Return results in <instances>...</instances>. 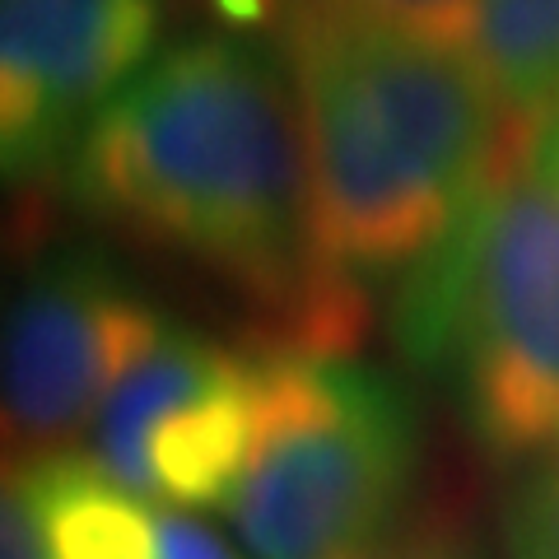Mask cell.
<instances>
[{
	"mask_svg": "<svg viewBox=\"0 0 559 559\" xmlns=\"http://www.w3.org/2000/svg\"><path fill=\"white\" fill-rule=\"evenodd\" d=\"M0 559H51L33 495L14 466H5V489H0Z\"/></svg>",
	"mask_w": 559,
	"mask_h": 559,
	"instance_id": "cell-13",
	"label": "cell"
},
{
	"mask_svg": "<svg viewBox=\"0 0 559 559\" xmlns=\"http://www.w3.org/2000/svg\"><path fill=\"white\" fill-rule=\"evenodd\" d=\"M476 66L509 117H559V0H485Z\"/></svg>",
	"mask_w": 559,
	"mask_h": 559,
	"instance_id": "cell-9",
	"label": "cell"
},
{
	"mask_svg": "<svg viewBox=\"0 0 559 559\" xmlns=\"http://www.w3.org/2000/svg\"><path fill=\"white\" fill-rule=\"evenodd\" d=\"M448 369L471 443L495 466L559 452V117L509 127L471 219Z\"/></svg>",
	"mask_w": 559,
	"mask_h": 559,
	"instance_id": "cell-4",
	"label": "cell"
},
{
	"mask_svg": "<svg viewBox=\"0 0 559 559\" xmlns=\"http://www.w3.org/2000/svg\"><path fill=\"white\" fill-rule=\"evenodd\" d=\"M66 191L98 229L275 318V341L326 345L304 127L280 51L238 33L173 43L84 131Z\"/></svg>",
	"mask_w": 559,
	"mask_h": 559,
	"instance_id": "cell-2",
	"label": "cell"
},
{
	"mask_svg": "<svg viewBox=\"0 0 559 559\" xmlns=\"http://www.w3.org/2000/svg\"><path fill=\"white\" fill-rule=\"evenodd\" d=\"M164 0H0V168L66 173L84 131L159 57Z\"/></svg>",
	"mask_w": 559,
	"mask_h": 559,
	"instance_id": "cell-7",
	"label": "cell"
},
{
	"mask_svg": "<svg viewBox=\"0 0 559 559\" xmlns=\"http://www.w3.org/2000/svg\"><path fill=\"white\" fill-rule=\"evenodd\" d=\"M205 5L229 28H257V24H275L289 0H205Z\"/></svg>",
	"mask_w": 559,
	"mask_h": 559,
	"instance_id": "cell-14",
	"label": "cell"
},
{
	"mask_svg": "<svg viewBox=\"0 0 559 559\" xmlns=\"http://www.w3.org/2000/svg\"><path fill=\"white\" fill-rule=\"evenodd\" d=\"M168 326L159 304L108 252L61 248L43 257L14 294L0 345L10 462L75 448Z\"/></svg>",
	"mask_w": 559,
	"mask_h": 559,
	"instance_id": "cell-5",
	"label": "cell"
},
{
	"mask_svg": "<svg viewBox=\"0 0 559 559\" xmlns=\"http://www.w3.org/2000/svg\"><path fill=\"white\" fill-rule=\"evenodd\" d=\"M252 452L224 518L248 559H364L401 522L419 471L406 392L355 349H252Z\"/></svg>",
	"mask_w": 559,
	"mask_h": 559,
	"instance_id": "cell-3",
	"label": "cell"
},
{
	"mask_svg": "<svg viewBox=\"0 0 559 559\" xmlns=\"http://www.w3.org/2000/svg\"><path fill=\"white\" fill-rule=\"evenodd\" d=\"M555 457H559V452H555Z\"/></svg>",
	"mask_w": 559,
	"mask_h": 559,
	"instance_id": "cell-15",
	"label": "cell"
},
{
	"mask_svg": "<svg viewBox=\"0 0 559 559\" xmlns=\"http://www.w3.org/2000/svg\"><path fill=\"white\" fill-rule=\"evenodd\" d=\"M252 419L248 349L173 322L112 388L84 457L140 499L224 513L252 452Z\"/></svg>",
	"mask_w": 559,
	"mask_h": 559,
	"instance_id": "cell-6",
	"label": "cell"
},
{
	"mask_svg": "<svg viewBox=\"0 0 559 559\" xmlns=\"http://www.w3.org/2000/svg\"><path fill=\"white\" fill-rule=\"evenodd\" d=\"M355 20H369L378 28H392L411 43H425L433 51L476 61V33L485 0H331Z\"/></svg>",
	"mask_w": 559,
	"mask_h": 559,
	"instance_id": "cell-10",
	"label": "cell"
},
{
	"mask_svg": "<svg viewBox=\"0 0 559 559\" xmlns=\"http://www.w3.org/2000/svg\"><path fill=\"white\" fill-rule=\"evenodd\" d=\"M503 559H559V457L532 466L509 499Z\"/></svg>",
	"mask_w": 559,
	"mask_h": 559,
	"instance_id": "cell-11",
	"label": "cell"
},
{
	"mask_svg": "<svg viewBox=\"0 0 559 559\" xmlns=\"http://www.w3.org/2000/svg\"><path fill=\"white\" fill-rule=\"evenodd\" d=\"M308 159L322 341L349 349L382 294L419 369H443L471 219L503 164L513 117L471 57L289 0L275 20Z\"/></svg>",
	"mask_w": 559,
	"mask_h": 559,
	"instance_id": "cell-1",
	"label": "cell"
},
{
	"mask_svg": "<svg viewBox=\"0 0 559 559\" xmlns=\"http://www.w3.org/2000/svg\"><path fill=\"white\" fill-rule=\"evenodd\" d=\"M364 559H489V555L462 518L419 513V518L401 522V527Z\"/></svg>",
	"mask_w": 559,
	"mask_h": 559,
	"instance_id": "cell-12",
	"label": "cell"
},
{
	"mask_svg": "<svg viewBox=\"0 0 559 559\" xmlns=\"http://www.w3.org/2000/svg\"><path fill=\"white\" fill-rule=\"evenodd\" d=\"M10 466L28 485L51 559H248L197 513L121 489L84 452Z\"/></svg>",
	"mask_w": 559,
	"mask_h": 559,
	"instance_id": "cell-8",
	"label": "cell"
}]
</instances>
